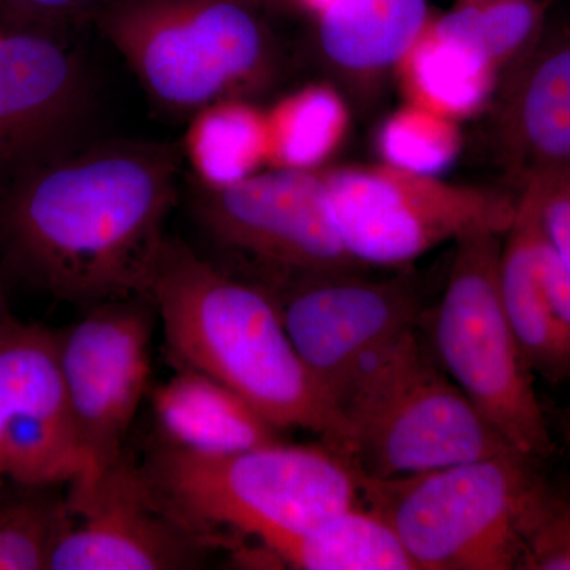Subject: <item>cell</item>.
<instances>
[{"instance_id":"1","label":"cell","mask_w":570,"mask_h":570,"mask_svg":"<svg viewBox=\"0 0 570 570\" xmlns=\"http://www.w3.org/2000/svg\"><path fill=\"white\" fill-rule=\"evenodd\" d=\"M178 154L154 141L75 145L0 183V258L82 309L148 295L176 200Z\"/></svg>"},{"instance_id":"2","label":"cell","mask_w":570,"mask_h":570,"mask_svg":"<svg viewBox=\"0 0 570 570\" xmlns=\"http://www.w3.org/2000/svg\"><path fill=\"white\" fill-rule=\"evenodd\" d=\"M148 295L178 370L213 377L279 430L309 431L348 456L344 420L299 358L268 288L167 236Z\"/></svg>"},{"instance_id":"3","label":"cell","mask_w":570,"mask_h":570,"mask_svg":"<svg viewBox=\"0 0 570 570\" xmlns=\"http://www.w3.org/2000/svg\"><path fill=\"white\" fill-rule=\"evenodd\" d=\"M138 466L168 515L224 549L232 546L224 530L273 551L362 504L354 461L324 442L200 455L156 439Z\"/></svg>"},{"instance_id":"4","label":"cell","mask_w":570,"mask_h":570,"mask_svg":"<svg viewBox=\"0 0 570 570\" xmlns=\"http://www.w3.org/2000/svg\"><path fill=\"white\" fill-rule=\"evenodd\" d=\"M246 0H116L94 24L149 97L195 112L268 80L273 43Z\"/></svg>"},{"instance_id":"5","label":"cell","mask_w":570,"mask_h":570,"mask_svg":"<svg viewBox=\"0 0 570 570\" xmlns=\"http://www.w3.org/2000/svg\"><path fill=\"white\" fill-rule=\"evenodd\" d=\"M530 463L508 452L403 478L360 472V494L417 570H513L521 515L539 480Z\"/></svg>"},{"instance_id":"6","label":"cell","mask_w":570,"mask_h":570,"mask_svg":"<svg viewBox=\"0 0 570 570\" xmlns=\"http://www.w3.org/2000/svg\"><path fill=\"white\" fill-rule=\"evenodd\" d=\"M341 414L348 456L370 478H403L517 452L445 374L420 326L382 360Z\"/></svg>"},{"instance_id":"7","label":"cell","mask_w":570,"mask_h":570,"mask_svg":"<svg viewBox=\"0 0 570 570\" xmlns=\"http://www.w3.org/2000/svg\"><path fill=\"white\" fill-rule=\"evenodd\" d=\"M504 236L480 234L456 243L444 294L430 322L431 351L510 448L532 461L549 456L553 441L531 366L499 295Z\"/></svg>"},{"instance_id":"8","label":"cell","mask_w":570,"mask_h":570,"mask_svg":"<svg viewBox=\"0 0 570 570\" xmlns=\"http://www.w3.org/2000/svg\"><path fill=\"white\" fill-rule=\"evenodd\" d=\"M341 242L363 266H403L445 243L504 236L519 193L441 181L390 165L325 170Z\"/></svg>"},{"instance_id":"9","label":"cell","mask_w":570,"mask_h":570,"mask_svg":"<svg viewBox=\"0 0 570 570\" xmlns=\"http://www.w3.org/2000/svg\"><path fill=\"white\" fill-rule=\"evenodd\" d=\"M193 212L214 243L257 269V284L268 291L363 266L337 234L322 168H273L224 189L197 186Z\"/></svg>"},{"instance_id":"10","label":"cell","mask_w":570,"mask_h":570,"mask_svg":"<svg viewBox=\"0 0 570 570\" xmlns=\"http://www.w3.org/2000/svg\"><path fill=\"white\" fill-rule=\"evenodd\" d=\"M269 292L299 358L340 414L382 360L423 322L422 299L406 279L335 273L299 277Z\"/></svg>"},{"instance_id":"11","label":"cell","mask_w":570,"mask_h":570,"mask_svg":"<svg viewBox=\"0 0 570 570\" xmlns=\"http://www.w3.org/2000/svg\"><path fill=\"white\" fill-rule=\"evenodd\" d=\"M157 317L151 296L88 307L56 333L59 365L86 472L69 491L88 490L126 455V441L151 374Z\"/></svg>"},{"instance_id":"12","label":"cell","mask_w":570,"mask_h":570,"mask_svg":"<svg viewBox=\"0 0 570 570\" xmlns=\"http://www.w3.org/2000/svg\"><path fill=\"white\" fill-rule=\"evenodd\" d=\"M71 524L48 570H179L204 566L217 547L178 523L124 455L88 490L69 491Z\"/></svg>"},{"instance_id":"13","label":"cell","mask_w":570,"mask_h":570,"mask_svg":"<svg viewBox=\"0 0 570 570\" xmlns=\"http://www.w3.org/2000/svg\"><path fill=\"white\" fill-rule=\"evenodd\" d=\"M85 472L58 337L14 321L0 333V480L70 485Z\"/></svg>"},{"instance_id":"14","label":"cell","mask_w":570,"mask_h":570,"mask_svg":"<svg viewBox=\"0 0 570 570\" xmlns=\"http://www.w3.org/2000/svg\"><path fill=\"white\" fill-rule=\"evenodd\" d=\"M91 81L67 37L0 32V183L78 145Z\"/></svg>"},{"instance_id":"15","label":"cell","mask_w":570,"mask_h":570,"mask_svg":"<svg viewBox=\"0 0 570 570\" xmlns=\"http://www.w3.org/2000/svg\"><path fill=\"white\" fill-rule=\"evenodd\" d=\"M498 141L513 181L570 167V20L549 26L505 71Z\"/></svg>"},{"instance_id":"16","label":"cell","mask_w":570,"mask_h":570,"mask_svg":"<svg viewBox=\"0 0 570 570\" xmlns=\"http://www.w3.org/2000/svg\"><path fill=\"white\" fill-rule=\"evenodd\" d=\"M157 441L200 455H228L281 441L279 428L234 390L178 370L153 392Z\"/></svg>"},{"instance_id":"17","label":"cell","mask_w":570,"mask_h":570,"mask_svg":"<svg viewBox=\"0 0 570 570\" xmlns=\"http://www.w3.org/2000/svg\"><path fill=\"white\" fill-rule=\"evenodd\" d=\"M426 22L428 0H333L318 11V50L346 77H373L404 61Z\"/></svg>"},{"instance_id":"18","label":"cell","mask_w":570,"mask_h":570,"mask_svg":"<svg viewBox=\"0 0 570 570\" xmlns=\"http://www.w3.org/2000/svg\"><path fill=\"white\" fill-rule=\"evenodd\" d=\"M515 219L502 239L498 283L502 307L524 358L532 371L549 381L568 377L554 336L542 277H540V223L538 200L530 186H520Z\"/></svg>"},{"instance_id":"19","label":"cell","mask_w":570,"mask_h":570,"mask_svg":"<svg viewBox=\"0 0 570 570\" xmlns=\"http://www.w3.org/2000/svg\"><path fill=\"white\" fill-rule=\"evenodd\" d=\"M183 149L197 186L224 189L245 181L269 164L266 111L243 97L206 105L194 112Z\"/></svg>"},{"instance_id":"20","label":"cell","mask_w":570,"mask_h":570,"mask_svg":"<svg viewBox=\"0 0 570 570\" xmlns=\"http://www.w3.org/2000/svg\"><path fill=\"white\" fill-rule=\"evenodd\" d=\"M302 570H417L387 521L363 504L337 513L272 551Z\"/></svg>"},{"instance_id":"21","label":"cell","mask_w":570,"mask_h":570,"mask_svg":"<svg viewBox=\"0 0 570 570\" xmlns=\"http://www.w3.org/2000/svg\"><path fill=\"white\" fill-rule=\"evenodd\" d=\"M546 24L547 7L540 0H471L439 18L428 31L501 71L532 50Z\"/></svg>"},{"instance_id":"22","label":"cell","mask_w":570,"mask_h":570,"mask_svg":"<svg viewBox=\"0 0 570 570\" xmlns=\"http://www.w3.org/2000/svg\"><path fill=\"white\" fill-rule=\"evenodd\" d=\"M401 63L419 104L453 119L479 110L494 92L499 73L474 52L428 29Z\"/></svg>"},{"instance_id":"23","label":"cell","mask_w":570,"mask_h":570,"mask_svg":"<svg viewBox=\"0 0 570 570\" xmlns=\"http://www.w3.org/2000/svg\"><path fill=\"white\" fill-rule=\"evenodd\" d=\"M269 165L316 170L335 151L346 130L347 111L335 89L313 85L266 111Z\"/></svg>"},{"instance_id":"24","label":"cell","mask_w":570,"mask_h":570,"mask_svg":"<svg viewBox=\"0 0 570 570\" xmlns=\"http://www.w3.org/2000/svg\"><path fill=\"white\" fill-rule=\"evenodd\" d=\"M61 485L17 483L0 494V570H45L71 520Z\"/></svg>"},{"instance_id":"25","label":"cell","mask_w":570,"mask_h":570,"mask_svg":"<svg viewBox=\"0 0 570 570\" xmlns=\"http://www.w3.org/2000/svg\"><path fill=\"white\" fill-rule=\"evenodd\" d=\"M460 142L455 119L422 104L395 112L379 134L385 164L428 176H438L455 160Z\"/></svg>"},{"instance_id":"26","label":"cell","mask_w":570,"mask_h":570,"mask_svg":"<svg viewBox=\"0 0 570 570\" xmlns=\"http://www.w3.org/2000/svg\"><path fill=\"white\" fill-rule=\"evenodd\" d=\"M520 570H570V494L540 480L520 521Z\"/></svg>"},{"instance_id":"27","label":"cell","mask_w":570,"mask_h":570,"mask_svg":"<svg viewBox=\"0 0 570 570\" xmlns=\"http://www.w3.org/2000/svg\"><path fill=\"white\" fill-rule=\"evenodd\" d=\"M116 0H0V29L67 37L70 29L96 22Z\"/></svg>"},{"instance_id":"28","label":"cell","mask_w":570,"mask_h":570,"mask_svg":"<svg viewBox=\"0 0 570 570\" xmlns=\"http://www.w3.org/2000/svg\"><path fill=\"white\" fill-rule=\"evenodd\" d=\"M523 184L534 193L543 232L570 269V167L535 171L517 187Z\"/></svg>"},{"instance_id":"29","label":"cell","mask_w":570,"mask_h":570,"mask_svg":"<svg viewBox=\"0 0 570 570\" xmlns=\"http://www.w3.org/2000/svg\"><path fill=\"white\" fill-rule=\"evenodd\" d=\"M543 228V227H542ZM540 277L562 365L570 374V269L546 232L540 239Z\"/></svg>"},{"instance_id":"30","label":"cell","mask_w":570,"mask_h":570,"mask_svg":"<svg viewBox=\"0 0 570 570\" xmlns=\"http://www.w3.org/2000/svg\"><path fill=\"white\" fill-rule=\"evenodd\" d=\"M17 321L13 316H11V311L9 306V302H7L6 291H3V285L0 283V333L3 330L9 328L13 322Z\"/></svg>"},{"instance_id":"31","label":"cell","mask_w":570,"mask_h":570,"mask_svg":"<svg viewBox=\"0 0 570 570\" xmlns=\"http://www.w3.org/2000/svg\"><path fill=\"white\" fill-rule=\"evenodd\" d=\"M302 2L318 13V11L324 10L326 6H330L333 0H302Z\"/></svg>"},{"instance_id":"32","label":"cell","mask_w":570,"mask_h":570,"mask_svg":"<svg viewBox=\"0 0 570 570\" xmlns=\"http://www.w3.org/2000/svg\"><path fill=\"white\" fill-rule=\"evenodd\" d=\"M246 2L253 3V6H258V3L265 2V0H246Z\"/></svg>"},{"instance_id":"33","label":"cell","mask_w":570,"mask_h":570,"mask_svg":"<svg viewBox=\"0 0 570 570\" xmlns=\"http://www.w3.org/2000/svg\"><path fill=\"white\" fill-rule=\"evenodd\" d=\"M568 434H569V439H570V411L568 414Z\"/></svg>"},{"instance_id":"34","label":"cell","mask_w":570,"mask_h":570,"mask_svg":"<svg viewBox=\"0 0 570 570\" xmlns=\"http://www.w3.org/2000/svg\"><path fill=\"white\" fill-rule=\"evenodd\" d=\"M0 32H2V29H0Z\"/></svg>"}]
</instances>
